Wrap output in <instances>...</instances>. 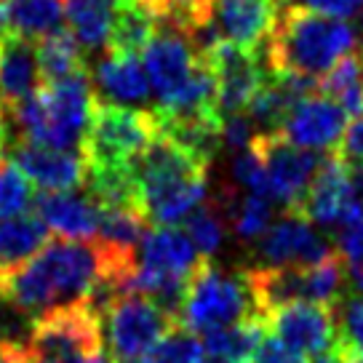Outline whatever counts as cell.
<instances>
[{
  "mask_svg": "<svg viewBox=\"0 0 363 363\" xmlns=\"http://www.w3.org/2000/svg\"><path fill=\"white\" fill-rule=\"evenodd\" d=\"M361 54H363V51H361Z\"/></svg>",
  "mask_w": 363,
  "mask_h": 363,
  "instance_id": "bcb514c9",
  "label": "cell"
},
{
  "mask_svg": "<svg viewBox=\"0 0 363 363\" xmlns=\"http://www.w3.org/2000/svg\"><path fill=\"white\" fill-rule=\"evenodd\" d=\"M102 342V315L96 310H91L89 305L59 307L35 318L33 337L24 350V363L94 355L104 350Z\"/></svg>",
  "mask_w": 363,
  "mask_h": 363,
  "instance_id": "52a82bcc",
  "label": "cell"
},
{
  "mask_svg": "<svg viewBox=\"0 0 363 363\" xmlns=\"http://www.w3.org/2000/svg\"><path fill=\"white\" fill-rule=\"evenodd\" d=\"M267 340V320L264 318H249L233 326L206 331L203 334V350L211 358L227 363H246L251 361L262 342Z\"/></svg>",
  "mask_w": 363,
  "mask_h": 363,
  "instance_id": "cb8c5ba5",
  "label": "cell"
},
{
  "mask_svg": "<svg viewBox=\"0 0 363 363\" xmlns=\"http://www.w3.org/2000/svg\"><path fill=\"white\" fill-rule=\"evenodd\" d=\"M128 3H134V0H113L115 9H123V6H128Z\"/></svg>",
  "mask_w": 363,
  "mask_h": 363,
  "instance_id": "ee69618b",
  "label": "cell"
},
{
  "mask_svg": "<svg viewBox=\"0 0 363 363\" xmlns=\"http://www.w3.org/2000/svg\"><path fill=\"white\" fill-rule=\"evenodd\" d=\"M257 136H259V128L254 125V121L246 113H235L222 118V142H225L227 147L243 152V150H249L254 145Z\"/></svg>",
  "mask_w": 363,
  "mask_h": 363,
  "instance_id": "d590c367",
  "label": "cell"
},
{
  "mask_svg": "<svg viewBox=\"0 0 363 363\" xmlns=\"http://www.w3.org/2000/svg\"><path fill=\"white\" fill-rule=\"evenodd\" d=\"M254 147L259 150L264 160L267 198L275 203H284L289 211H296L326 155H318L315 150L296 147L284 134H259L254 139Z\"/></svg>",
  "mask_w": 363,
  "mask_h": 363,
  "instance_id": "30bf717a",
  "label": "cell"
},
{
  "mask_svg": "<svg viewBox=\"0 0 363 363\" xmlns=\"http://www.w3.org/2000/svg\"><path fill=\"white\" fill-rule=\"evenodd\" d=\"M65 13H67L69 33L78 38L83 48L94 51V48L110 45L115 13H118L113 0H65Z\"/></svg>",
  "mask_w": 363,
  "mask_h": 363,
  "instance_id": "d4e9b609",
  "label": "cell"
},
{
  "mask_svg": "<svg viewBox=\"0 0 363 363\" xmlns=\"http://www.w3.org/2000/svg\"><path fill=\"white\" fill-rule=\"evenodd\" d=\"M179 318L147 296L128 294L115 299L102 313V329L115 363H131L152 350Z\"/></svg>",
  "mask_w": 363,
  "mask_h": 363,
  "instance_id": "ba28073f",
  "label": "cell"
},
{
  "mask_svg": "<svg viewBox=\"0 0 363 363\" xmlns=\"http://www.w3.org/2000/svg\"><path fill=\"white\" fill-rule=\"evenodd\" d=\"M13 163L45 193H67L89 177V160L80 150H57L22 142L13 150Z\"/></svg>",
  "mask_w": 363,
  "mask_h": 363,
  "instance_id": "2e32d148",
  "label": "cell"
},
{
  "mask_svg": "<svg viewBox=\"0 0 363 363\" xmlns=\"http://www.w3.org/2000/svg\"><path fill=\"white\" fill-rule=\"evenodd\" d=\"M35 211L54 235L65 240H94L99 233V206L91 195L43 193L35 198Z\"/></svg>",
  "mask_w": 363,
  "mask_h": 363,
  "instance_id": "ffe728a7",
  "label": "cell"
},
{
  "mask_svg": "<svg viewBox=\"0 0 363 363\" xmlns=\"http://www.w3.org/2000/svg\"><path fill=\"white\" fill-rule=\"evenodd\" d=\"M249 318H264L257 307L246 270L230 272L206 259L198 272L190 278L187 296L179 313V323H184L195 334L233 326Z\"/></svg>",
  "mask_w": 363,
  "mask_h": 363,
  "instance_id": "5b68a950",
  "label": "cell"
},
{
  "mask_svg": "<svg viewBox=\"0 0 363 363\" xmlns=\"http://www.w3.org/2000/svg\"><path fill=\"white\" fill-rule=\"evenodd\" d=\"M150 219L142 208L128 206H99V233L94 240H102L113 249L136 251L147 235Z\"/></svg>",
  "mask_w": 363,
  "mask_h": 363,
  "instance_id": "f1b7e54d",
  "label": "cell"
},
{
  "mask_svg": "<svg viewBox=\"0 0 363 363\" xmlns=\"http://www.w3.org/2000/svg\"><path fill=\"white\" fill-rule=\"evenodd\" d=\"M158 33V16L150 11L142 0H134L118 9L110 35V51L118 54H139Z\"/></svg>",
  "mask_w": 363,
  "mask_h": 363,
  "instance_id": "83f0119b",
  "label": "cell"
},
{
  "mask_svg": "<svg viewBox=\"0 0 363 363\" xmlns=\"http://www.w3.org/2000/svg\"><path fill=\"white\" fill-rule=\"evenodd\" d=\"M96 94L91 89L89 69L67 80L48 83L35 91L30 99L16 104L11 118L22 131V142L45 145L57 150H80L89 136Z\"/></svg>",
  "mask_w": 363,
  "mask_h": 363,
  "instance_id": "277c9868",
  "label": "cell"
},
{
  "mask_svg": "<svg viewBox=\"0 0 363 363\" xmlns=\"http://www.w3.org/2000/svg\"><path fill=\"white\" fill-rule=\"evenodd\" d=\"M340 340L363 352V294H347L337 305Z\"/></svg>",
  "mask_w": 363,
  "mask_h": 363,
  "instance_id": "e575fe53",
  "label": "cell"
},
{
  "mask_svg": "<svg viewBox=\"0 0 363 363\" xmlns=\"http://www.w3.org/2000/svg\"><path fill=\"white\" fill-rule=\"evenodd\" d=\"M158 134L160 125L155 113L102 102L96 96L83 155L89 166H128L158 139Z\"/></svg>",
  "mask_w": 363,
  "mask_h": 363,
  "instance_id": "8992f818",
  "label": "cell"
},
{
  "mask_svg": "<svg viewBox=\"0 0 363 363\" xmlns=\"http://www.w3.org/2000/svg\"><path fill=\"white\" fill-rule=\"evenodd\" d=\"M305 6L334 19H350L358 13V0H305Z\"/></svg>",
  "mask_w": 363,
  "mask_h": 363,
  "instance_id": "f35d334b",
  "label": "cell"
},
{
  "mask_svg": "<svg viewBox=\"0 0 363 363\" xmlns=\"http://www.w3.org/2000/svg\"><path fill=\"white\" fill-rule=\"evenodd\" d=\"M203 342L184 323H177L163 340L131 363H203Z\"/></svg>",
  "mask_w": 363,
  "mask_h": 363,
  "instance_id": "f546056e",
  "label": "cell"
},
{
  "mask_svg": "<svg viewBox=\"0 0 363 363\" xmlns=\"http://www.w3.org/2000/svg\"><path fill=\"white\" fill-rule=\"evenodd\" d=\"M184 233L190 235L195 249L201 251L203 259H211L219 254L222 243H225V222L219 216V208L214 206H201L193 214L184 219Z\"/></svg>",
  "mask_w": 363,
  "mask_h": 363,
  "instance_id": "1f68e13d",
  "label": "cell"
},
{
  "mask_svg": "<svg viewBox=\"0 0 363 363\" xmlns=\"http://www.w3.org/2000/svg\"><path fill=\"white\" fill-rule=\"evenodd\" d=\"M38 65H40V78L43 86L67 80L78 72H86V59H83V45L69 30H57L48 38L38 40Z\"/></svg>",
  "mask_w": 363,
  "mask_h": 363,
  "instance_id": "484cf974",
  "label": "cell"
},
{
  "mask_svg": "<svg viewBox=\"0 0 363 363\" xmlns=\"http://www.w3.org/2000/svg\"><path fill=\"white\" fill-rule=\"evenodd\" d=\"M278 13V0H211L206 27L193 38V45L198 54H206L216 43L257 48L270 38Z\"/></svg>",
  "mask_w": 363,
  "mask_h": 363,
  "instance_id": "9c48e42d",
  "label": "cell"
},
{
  "mask_svg": "<svg viewBox=\"0 0 363 363\" xmlns=\"http://www.w3.org/2000/svg\"><path fill=\"white\" fill-rule=\"evenodd\" d=\"M203 363H227V361H219V358H211V355H208V358H203Z\"/></svg>",
  "mask_w": 363,
  "mask_h": 363,
  "instance_id": "f6af8a7d",
  "label": "cell"
},
{
  "mask_svg": "<svg viewBox=\"0 0 363 363\" xmlns=\"http://www.w3.org/2000/svg\"><path fill=\"white\" fill-rule=\"evenodd\" d=\"M136 267V251L113 249L102 240H48L40 254L0 275V296L27 315L86 305L104 275Z\"/></svg>",
  "mask_w": 363,
  "mask_h": 363,
  "instance_id": "6da1fadb",
  "label": "cell"
},
{
  "mask_svg": "<svg viewBox=\"0 0 363 363\" xmlns=\"http://www.w3.org/2000/svg\"><path fill=\"white\" fill-rule=\"evenodd\" d=\"M0 363H24V352L11 350V347H3V345H0Z\"/></svg>",
  "mask_w": 363,
  "mask_h": 363,
  "instance_id": "7bdbcfd3",
  "label": "cell"
},
{
  "mask_svg": "<svg viewBox=\"0 0 363 363\" xmlns=\"http://www.w3.org/2000/svg\"><path fill=\"white\" fill-rule=\"evenodd\" d=\"M347 118L350 115L342 110V104L315 91L291 110L281 134L296 147L315 150V152L318 150H337L347 131Z\"/></svg>",
  "mask_w": 363,
  "mask_h": 363,
  "instance_id": "9a60e30c",
  "label": "cell"
},
{
  "mask_svg": "<svg viewBox=\"0 0 363 363\" xmlns=\"http://www.w3.org/2000/svg\"><path fill=\"white\" fill-rule=\"evenodd\" d=\"M35 208L33 184L13 160L0 163V216L27 214Z\"/></svg>",
  "mask_w": 363,
  "mask_h": 363,
  "instance_id": "d6a6232c",
  "label": "cell"
},
{
  "mask_svg": "<svg viewBox=\"0 0 363 363\" xmlns=\"http://www.w3.org/2000/svg\"><path fill=\"white\" fill-rule=\"evenodd\" d=\"M337 307L320 302H291L272 310L267 320V331L299 355L315 358L320 352H329L340 342V320Z\"/></svg>",
  "mask_w": 363,
  "mask_h": 363,
  "instance_id": "7c38bea8",
  "label": "cell"
},
{
  "mask_svg": "<svg viewBox=\"0 0 363 363\" xmlns=\"http://www.w3.org/2000/svg\"><path fill=\"white\" fill-rule=\"evenodd\" d=\"M201 65V54L187 35L158 22V33L145 45V69L150 86L158 96V104H169L177 99L187 83L193 80Z\"/></svg>",
  "mask_w": 363,
  "mask_h": 363,
  "instance_id": "5bb4252c",
  "label": "cell"
},
{
  "mask_svg": "<svg viewBox=\"0 0 363 363\" xmlns=\"http://www.w3.org/2000/svg\"><path fill=\"white\" fill-rule=\"evenodd\" d=\"M352 51H358L355 30L345 19L289 3L267 38V69L318 83Z\"/></svg>",
  "mask_w": 363,
  "mask_h": 363,
  "instance_id": "3957f363",
  "label": "cell"
},
{
  "mask_svg": "<svg viewBox=\"0 0 363 363\" xmlns=\"http://www.w3.org/2000/svg\"><path fill=\"white\" fill-rule=\"evenodd\" d=\"M128 166L139 187L142 211L152 225L177 227L206 203L208 163L171 142L169 136L158 134Z\"/></svg>",
  "mask_w": 363,
  "mask_h": 363,
  "instance_id": "7a4b0ae2",
  "label": "cell"
},
{
  "mask_svg": "<svg viewBox=\"0 0 363 363\" xmlns=\"http://www.w3.org/2000/svg\"><path fill=\"white\" fill-rule=\"evenodd\" d=\"M136 262H139V267L155 272V275L190 281L206 259L184 230L155 227V230H147V235L139 243Z\"/></svg>",
  "mask_w": 363,
  "mask_h": 363,
  "instance_id": "ac0fdd59",
  "label": "cell"
},
{
  "mask_svg": "<svg viewBox=\"0 0 363 363\" xmlns=\"http://www.w3.org/2000/svg\"><path fill=\"white\" fill-rule=\"evenodd\" d=\"M233 174L240 187H246L249 193L267 195V171H264V160H262L259 150L251 145L249 150L238 152V158L233 163Z\"/></svg>",
  "mask_w": 363,
  "mask_h": 363,
  "instance_id": "836d02e7",
  "label": "cell"
},
{
  "mask_svg": "<svg viewBox=\"0 0 363 363\" xmlns=\"http://www.w3.org/2000/svg\"><path fill=\"white\" fill-rule=\"evenodd\" d=\"M6 147H9V125H6V110L0 107V163H3Z\"/></svg>",
  "mask_w": 363,
  "mask_h": 363,
  "instance_id": "60d3db41",
  "label": "cell"
},
{
  "mask_svg": "<svg viewBox=\"0 0 363 363\" xmlns=\"http://www.w3.org/2000/svg\"><path fill=\"white\" fill-rule=\"evenodd\" d=\"M48 243V227L33 214L0 216V275L22 267Z\"/></svg>",
  "mask_w": 363,
  "mask_h": 363,
  "instance_id": "603a6c76",
  "label": "cell"
},
{
  "mask_svg": "<svg viewBox=\"0 0 363 363\" xmlns=\"http://www.w3.org/2000/svg\"><path fill=\"white\" fill-rule=\"evenodd\" d=\"M227 216L233 222V230H235L238 240L257 243L267 233V227L272 225V201L267 195L249 193L246 198H240V201L233 203Z\"/></svg>",
  "mask_w": 363,
  "mask_h": 363,
  "instance_id": "4dcf8cb0",
  "label": "cell"
},
{
  "mask_svg": "<svg viewBox=\"0 0 363 363\" xmlns=\"http://www.w3.org/2000/svg\"><path fill=\"white\" fill-rule=\"evenodd\" d=\"M96 89L113 104H142L150 99V78L145 62L136 54H118L110 51L96 67Z\"/></svg>",
  "mask_w": 363,
  "mask_h": 363,
  "instance_id": "44dd1931",
  "label": "cell"
},
{
  "mask_svg": "<svg viewBox=\"0 0 363 363\" xmlns=\"http://www.w3.org/2000/svg\"><path fill=\"white\" fill-rule=\"evenodd\" d=\"M201 57L208 62L216 80V110L222 118L246 113L254 94L259 91L270 69L262 67L257 48H240L233 43H216Z\"/></svg>",
  "mask_w": 363,
  "mask_h": 363,
  "instance_id": "4fadbf2b",
  "label": "cell"
},
{
  "mask_svg": "<svg viewBox=\"0 0 363 363\" xmlns=\"http://www.w3.org/2000/svg\"><path fill=\"white\" fill-rule=\"evenodd\" d=\"M313 363H345V358H342V350H340V345H337L334 350L320 352V355H315V358H313Z\"/></svg>",
  "mask_w": 363,
  "mask_h": 363,
  "instance_id": "b9f144b4",
  "label": "cell"
},
{
  "mask_svg": "<svg viewBox=\"0 0 363 363\" xmlns=\"http://www.w3.org/2000/svg\"><path fill=\"white\" fill-rule=\"evenodd\" d=\"M334 246L326 235H320L313 222L299 211L281 214L267 233L254 243L251 259L254 267H286V264H318L329 259Z\"/></svg>",
  "mask_w": 363,
  "mask_h": 363,
  "instance_id": "8fae6325",
  "label": "cell"
},
{
  "mask_svg": "<svg viewBox=\"0 0 363 363\" xmlns=\"http://www.w3.org/2000/svg\"><path fill=\"white\" fill-rule=\"evenodd\" d=\"M43 86L38 43L30 38L0 33V107L11 110Z\"/></svg>",
  "mask_w": 363,
  "mask_h": 363,
  "instance_id": "d6986e66",
  "label": "cell"
},
{
  "mask_svg": "<svg viewBox=\"0 0 363 363\" xmlns=\"http://www.w3.org/2000/svg\"><path fill=\"white\" fill-rule=\"evenodd\" d=\"M352 203L350 187V166L337 150H331L318 169L315 179L310 182L302 206L296 208L302 216H307L313 225L337 227L342 222L345 211Z\"/></svg>",
  "mask_w": 363,
  "mask_h": 363,
  "instance_id": "e0dca14e",
  "label": "cell"
},
{
  "mask_svg": "<svg viewBox=\"0 0 363 363\" xmlns=\"http://www.w3.org/2000/svg\"><path fill=\"white\" fill-rule=\"evenodd\" d=\"M35 363H115L113 355L107 352H94V355H78V358H65V361H35Z\"/></svg>",
  "mask_w": 363,
  "mask_h": 363,
  "instance_id": "ab89813d",
  "label": "cell"
},
{
  "mask_svg": "<svg viewBox=\"0 0 363 363\" xmlns=\"http://www.w3.org/2000/svg\"><path fill=\"white\" fill-rule=\"evenodd\" d=\"M318 91L331 96L342 110L358 118L363 115V54L352 51L345 59H340L334 67L318 80Z\"/></svg>",
  "mask_w": 363,
  "mask_h": 363,
  "instance_id": "4316f807",
  "label": "cell"
},
{
  "mask_svg": "<svg viewBox=\"0 0 363 363\" xmlns=\"http://www.w3.org/2000/svg\"><path fill=\"white\" fill-rule=\"evenodd\" d=\"M246 363H305V355L289 350V347L281 345L275 337H270V340L262 342V347L257 350V355Z\"/></svg>",
  "mask_w": 363,
  "mask_h": 363,
  "instance_id": "74e56055",
  "label": "cell"
},
{
  "mask_svg": "<svg viewBox=\"0 0 363 363\" xmlns=\"http://www.w3.org/2000/svg\"><path fill=\"white\" fill-rule=\"evenodd\" d=\"M65 0H0V33L43 40L62 30Z\"/></svg>",
  "mask_w": 363,
  "mask_h": 363,
  "instance_id": "7402d4cb",
  "label": "cell"
},
{
  "mask_svg": "<svg viewBox=\"0 0 363 363\" xmlns=\"http://www.w3.org/2000/svg\"><path fill=\"white\" fill-rule=\"evenodd\" d=\"M337 152H340L347 163L363 166V115L352 118V123L347 125V131L342 136V145L337 147Z\"/></svg>",
  "mask_w": 363,
  "mask_h": 363,
  "instance_id": "8d00e7d4",
  "label": "cell"
}]
</instances>
